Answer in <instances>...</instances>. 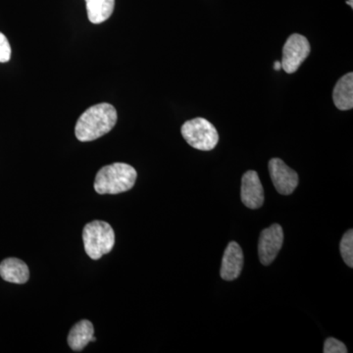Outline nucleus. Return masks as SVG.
<instances>
[{
	"label": "nucleus",
	"mask_w": 353,
	"mask_h": 353,
	"mask_svg": "<svg viewBox=\"0 0 353 353\" xmlns=\"http://www.w3.org/2000/svg\"><path fill=\"white\" fill-rule=\"evenodd\" d=\"M0 276L12 284H26L30 278L29 267L22 260L6 259L0 263Z\"/></svg>",
	"instance_id": "obj_10"
},
{
	"label": "nucleus",
	"mask_w": 353,
	"mask_h": 353,
	"mask_svg": "<svg viewBox=\"0 0 353 353\" xmlns=\"http://www.w3.org/2000/svg\"><path fill=\"white\" fill-rule=\"evenodd\" d=\"M11 46L8 39L0 32V63H6L10 60Z\"/></svg>",
	"instance_id": "obj_16"
},
{
	"label": "nucleus",
	"mask_w": 353,
	"mask_h": 353,
	"mask_svg": "<svg viewBox=\"0 0 353 353\" xmlns=\"http://www.w3.org/2000/svg\"><path fill=\"white\" fill-rule=\"evenodd\" d=\"M352 0H348V1H347V4H348V6H350V7H353V3H352Z\"/></svg>",
	"instance_id": "obj_18"
},
{
	"label": "nucleus",
	"mask_w": 353,
	"mask_h": 353,
	"mask_svg": "<svg viewBox=\"0 0 353 353\" xmlns=\"http://www.w3.org/2000/svg\"><path fill=\"white\" fill-rule=\"evenodd\" d=\"M269 173L271 180L279 194L289 196L294 192L299 185V175L279 158L269 161Z\"/></svg>",
	"instance_id": "obj_7"
},
{
	"label": "nucleus",
	"mask_w": 353,
	"mask_h": 353,
	"mask_svg": "<svg viewBox=\"0 0 353 353\" xmlns=\"http://www.w3.org/2000/svg\"><path fill=\"white\" fill-rule=\"evenodd\" d=\"M88 20L92 24H101L112 15L115 0H85Z\"/></svg>",
	"instance_id": "obj_13"
},
{
	"label": "nucleus",
	"mask_w": 353,
	"mask_h": 353,
	"mask_svg": "<svg viewBox=\"0 0 353 353\" xmlns=\"http://www.w3.org/2000/svg\"><path fill=\"white\" fill-rule=\"evenodd\" d=\"M94 325L88 320H82L77 323L71 329L68 336L69 347L74 352H82L94 336Z\"/></svg>",
	"instance_id": "obj_12"
},
{
	"label": "nucleus",
	"mask_w": 353,
	"mask_h": 353,
	"mask_svg": "<svg viewBox=\"0 0 353 353\" xmlns=\"http://www.w3.org/2000/svg\"><path fill=\"white\" fill-rule=\"evenodd\" d=\"M181 131L183 138L190 146L202 152L212 150L219 141L217 130L204 118L187 121Z\"/></svg>",
	"instance_id": "obj_4"
},
{
	"label": "nucleus",
	"mask_w": 353,
	"mask_h": 353,
	"mask_svg": "<svg viewBox=\"0 0 353 353\" xmlns=\"http://www.w3.org/2000/svg\"><path fill=\"white\" fill-rule=\"evenodd\" d=\"M284 243V231L279 224L263 230L260 234L259 255L260 262L265 266L270 265L277 257Z\"/></svg>",
	"instance_id": "obj_6"
},
{
	"label": "nucleus",
	"mask_w": 353,
	"mask_h": 353,
	"mask_svg": "<svg viewBox=\"0 0 353 353\" xmlns=\"http://www.w3.org/2000/svg\"><path fill=\"white\" fill-rule=\"evenodd\" d=\"M334 105L340 110H350L353 108V74H345L334 85L333 92Z\"/></svg>",
	"instance_id": "obj_11"
},
{
	"label": "nucleus",
	"mask_w": 353,
	"mask_h": 353,
	"mask_svg": "<svg viewBox=\"0 0 353 353\" xmlns=\"http://www.w3.org/2000/svg\"><path fill=\"white\" fill-rule=\"evenodd\" d=\"M83 241L88 256L99 260L113 250L115 234L108 223L94 221L83 228Z\"/></svg>",
	"instance_id": "obj_3"
},
{
	"label": "nucleus",
	"mask_w": 353,
	"mask_h": 353,
	"mask_svg": "<svg viewBox=\"0 0 353 353\" xmlns=\"http://www.w3.org/2000/svg\"><path fill=\"white\" fill-rule=\"evenodd\" d=\"M340 250L343 261L348 267H353V231L348 230L341 241Z\"/></svg>",
	"instance_id": "obj_14"
},
{
	"label": "nucleus",
	"mask_w": 353,
	"mask_h": 353,
	"mask_svg": "<svg viewBox=\"0 0 353 353\" xmlns=\"http://www.w3.org/2000/svg\"><path fill=\"white\" fill-rule=\"evenodd\" d=\"M243 267V253L240 245L236 241H231L228 245L222 265L220 275L225 281H234L240 277Z\"/></svg>",
	"instance_id": "obj_9"
},
{
	"label": "nucleus",
	"mask_w": 353,
	"mask_h": 353,
	"mask_svg": "<svg viewBox=\"0 0 353 353\" xmlns=\"http://www.w3.org/2000/svg\"><path fill=\"white\" fill-rule=\"evenodd\" d=\"M136 169L126 163L102 167L97 174L94 190L99 194H118L132 189L136 183Z\"/></svg>",
	"instance_id": "obj_2"
},
{
	"label": "nucleus",
	"mask_w": 353,
	"mask_h": 353,
	"mask_svg": "<svg viewBox=\"0 0 353 353\" xmlns=\"http://www.w3.org/2000/svg\"><path fill=\"white\" fill-rule=\"evenodd\" d=\"M117 122V111L109 103L92 106L79 118L75 128L77 139L83 143L92 141L108 134Z\"/></svg>",
	"instance_id": "obj_1"
},
{
	"label": "nucleus",
	"mask_w": 353,
	"mask_h": 353,
	"mask_svg": "<svg viewBox=\"0 0 353 353\" xmlns=\"http://www.w3.org/2000/svg\"><path fill=\"white\" fill-rule=\"evenodd\" d=\"M308 39L299 34H292L283 48L282 68L288 74L296 73L310 53Z\"/></svg>",
	"instance_id": "obj_5"
},
{
	"label": "nucleus",
	"mask_w": 353,
	"mask_h": 353,
	"mask_svg": "<svg viewBox=\"0 0 353 353\" xmlns=\"http://www.w3.org/2000/svg\"><path fill=\"white\" fill-rule=\"evenodd\" d=\"M241 201L246 208L259 209L264 203V190L259 174L248 171L241 179Z\"/></svg>",
	"instance_id": "obj_8"
},
{
	"label": "nucleus",
	"mask_w": 353,
	"mask_h": 353,
	"mask_svg": "<svg viewBox=\"0 0 353 353\" xmlns=\"http://www.w3.org/2000/svg\"><path fill=\"white\" fill-rule=\"evenodd\" d=\"M348 352L345 343L336 339H327L324 343V353H347Z\"/></svg>",
	"instance_id": "obj_15"
},
{
	"label": "nucleus",
	"mask_w": 353,
	"mask_h": 353,
	"mask_svg": "<svg viewBox=\"0 0 353 353\" xmlns=\"http://www.w3.org/2000/svg\"><path fill=\"white\" fill-rule=\"evenodd\" d=\"M281 68H282V63H281L280 61H276L275 63H274V69L279 71Z\"/></svg>",
	"instance_id": "obj_17"
}]
</instances>
